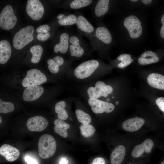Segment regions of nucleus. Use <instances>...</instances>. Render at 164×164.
<instances>
[{"instance_id":"nucleus-1","label":"nucleus","mask_w":164,"mask_h":164,"mask_svg":"<svg viewBox=\"0 0 164 164\" xmlns=\"http://www.w3.org/2000/svg\"><path fill=\"white\" fill-rule=\"evenodd\" d=\"M56 143L54 138L48 134H44L39 138L38 143L39 154L43 159L49 158L54 154Z\"/></svg>"},{"instance_id":"nucleus-2","label":"nucleus","mask_w":164,"mask_h":164,"mask_svg":"<svg viewBox=\"0 0 164 164\" xmlns=\"http://www.w3.org/2000/svg\"><path fill=\"white\" fill-rule=\"evenodd\" d=\"M34 31V28L32 26H27L20 29L13 38L14 47L20 50L31 42L34 39L33 33Z\"/></svg>"},{"instance_id":"nucleus-3","label":"nucleus","mask_w":164,"mask_h":164,"mask_svg":"<svg viewBox=\"0 0 164 164\" xmlns=\"http://www.w3.org/2000/svg\"><path fill=\"white\" fill-rule=\"evenodd\" d=\"M99 63L97 60H88L82 63L75 69L74 73L78 79H83L90 76L97 68Z\"/></svg>"},{"instance_id":"nucleus-4","label":"nucleus","mask_w":164,"mask_h":164,"mask_svg":"<svg viewBox=\"0 0 164 164\" xmlns=\"http://www.w3.org/2000/svg\"><path fill=\"white\" fill-rule=\"evenodd\" d=\"M47 79L45 75L36 69L28 70L22 82V86L25 87L38 86L45 83Z\"/></svg>"},{"instance_id":"nucleus-5","label":"nucleus","mask_w":164,"mask_h":164,"mask_svg":"<svg viewBox=\"0 0 164 164\" xmlns=\"http://www.w3.org/2000/svg\"><path fill=\"white\" fill-rule=\"evenodd\" d=\"M17 21L12 7L9 5L5 6L0 14V27L5 30L10 29L15 26Z\"/></svg>"},{"instance_id":"nucleus-6","label":"nucleus","mask_w":164,"mask_h":164,"mask_svg":"<svg viewBox=\"0 0 164 164\" xmlns=\"http://www.w3.org/2000/svg\"><path fill=\"white\" fill-rule=\"evenodd\" d=\"M113 91L111 86L106 85L103 82L98 80L96 82L94 87H89L87 91L89 98L97 99L101 96L107 97Z\"/></svg>"},{"instance_id":"nucleus-7","label":"nucleus","mask_w":164,"mask_h":164,"mask_svg":"<svg viewBox=\"0 0 164 164\" xmlns=\"http://www.w3.org/2000/svg\"><path fill=\"white\" fill-rule=\"evenodd\" d=\"M124 24L131 38H137L142 34V30L141 23L136 16L132 15L126 17L124 21Z\"/></svg>"},{"instance_id":"nucleus-8","label":"nucleus","mask_w":164,"mask_h":164,"mask_svg":"<svg viewBox=\"0 0 164 164\" xmlns=\"http://www.w3.org/2000/svg\"><path fill=\"white\" fill-rule=\"evenodd\" d=\"M26 10L27 14L35 20L41 19L44 12L43 5L38 0H28Z\"/></svg>"},{"instance_id":"nucleus-9","label":"nucleus","mask_w":164,"mask_h":164,"mask_svg":"<svg viewBox=\"0 0 164 164\" xmlns=\"http://www.w3.org/2000/svg\"><path fill=\"white\" fill-rule=\"evenodd\" d=\"M89 104L91 106V110L95 114L102 113L104 112L109 113L114 110V106L111 103L102 101L97 99L89 98Z\"/></svg>"},{"instance_id":"nucleus-10","label":"nucleus","mask_w":164,"mask_h":164,"mask_svg":"<svg viewBox=\"0 0 164 164\" xmlns=\"http://www.w3.org/2000/svg\"><path fill=\"white\" fill-rule=\"evenodd\" d=\"M48 124L46 119L40 116L31 117L28 119L26 122L28 129L32 132H42L47 127Z\"/></svg>"},{"instance_id":"nucleus-11","label":"nucleus","mask_w":164,"mask_h":164,"mask_svg":"<svg viewBox=\"0 0 164 164\" xmlns=\"http://www.w3.org/2000/svg\"><path fill=\"white\" fill-rule=\"evenodd\" d=\"M43 91V87L39 85L27 87L23 92V99L27 101H34L40 97Z\"/></svg>"},{"instance_id":"nucleus-12","label":"nucleus","mask_w":164,"mask_h":164,"mask_svg":"<svg viewBox=\"0 0 164 164\" xmlns=\"http://www.w3.org/2000/svg\"><path fill=\"white\" fill-rule=\"evenodd\" d=\"M0 154L9 162H13L19 157L20 153L17 148L8 144H5L0 148Z\"/></svg>"},{"instance_id":"nucleus-13","label":"nucleus","mask_w":164,"mask_h":164,"mask_svg":"<svg viewBox=\"0 0 164 164\" xmlns=\"http://www.w3.org/2000/svg\"><path fill=\"white\" fill-rule=\"evenodd\" d=\"M153 141L150 138L145 139L142 143L136 145L131 153L134 158H138L141 156L145 152L149 153L153 146Z\"/></svg>"},{"instance_id":"nucleus-14","label":"nucleus","mask_w":164,"mask_h":164,"mask_svg":"<svg viewBox=\"0 0 164 164\" xmlns=\"http://www.w3.org/2000/svg\"><path fill=\"white\" fill-rule=\"evenodd\" d=\"M145 122V121L143 118L136 117L124 121L122 124V127L125 131L134 132L140 128Z\"/></svg>"},{"instance_id":"nucleus-15","label":"nucleus","mask_w":164,"mask_h":164,"mask_svg":"<svg viewBox=\"0 0 164 164\" xmlns=\"http://www.w3.org/2000/svg\"><path fill=\"white\" fill-rule=\"evenodd\" d=\"M12 53L11 46L7 40L0 42V63L4 64L10 58Z\"/></svg>"},{"instance_id":"nucleus-16","label":"nucleus","mask_w":164,"mask_h":164,"mask_svg":"<svg viewBox=\"0 0 164 164\" xmlns=\"http://www.w3.org/2000/svg\"><path fill=\"white\" fill-rule=\"evenodd\" d=\"M125 152L124 146L120 145L116 147L111 155V164H121L124 159Z\"/></svg>"},{"instance_id":"nucleus-17","label":"nucleus","mask_w":164,"mask_h":164,"mask_svg":"<svg viewBox=\"0 0 164 164\" xmlns=\"http://www.w3.org/2000/svg\"><path fill=\"white\" fill-rule=\"evenodd\" d=\"M148 84L152 87L164 90V76L161 74L153 73L149 74L147 79Z\"/></svg>"},{"instance_id":"nucleus-18","label":"nucleus","mask_w":164,"mask_h":164,"mask_svg":"<svg viewBox=\"0 0 164 164\" xmlns=\"http://www.w3.org/2000/svg\"><path fill=\"white\" fill-rule=\"evenodd\" d=\"M70 41L72 44L70 46L71 56L77 57L81 56L84 54V51L80 45L78 39L77 37L73 36L70 37Z\"/></svg>"},{"instance_id":"nucleus-19","label":"nucleus","mask_w":164,"mask_h":164,"mask_svg":"<svg viewBox=\"0 0 164 164\" xmlns=\"http://www.w3.org/2000/svg\"><path fill=\"white\" fill-rule=\"evenodd\" d=\"M159 60V58L155 53L148 50L142 54L138 59V62L141 65H146L156 63Z\"/></svg>"},{"instance_id":"nucleus-20","label":"nucleus","mask_w":164,"mask_h":164,"mask_svg":"<svg viewBox=\"0 0 164 164\" xmlns=\"http://www.w3.org/2000/svg\"><path fill=\"white\" fill-rule=\"evenodd\" d=\"M69 37L66 33L61 34L60 37V43L54 46V50L56 53L60 52L62 53H65L67 51L69 46Z\"/></svg>"},{"instance_id":"nucleus-21","label":"nucleus","mask_w":164,"mask_h":164,"mask_svg":"<svg viewBox=\"0 0 164 164\" xmlns=\"http://www.w3.org/2000/svg\"><path fill=\"white\" fill-rule=\"evenodd\" d=\"M95 34L98 39L105 43L109 44L111 42V35L108 29L105 27H99L97 28Z\"/></svg>"},{"instance_id":"nucleus-22","label":"nucleus","mask_w":164,"mask_h":164,"mask_svg":"<svg viewBox=\"0 0 164 164\" xmlns=\"http://www.w3.org/2000/svg\"><path fill=\"white\" fill-rule=\"evenodd\" d=\"M77 25L80 30L87 33L92 32L94 28L84 17L79 15L77 17Z\"/></svg>"},{"instance_id":"nucleus-23","label":"nucleus","mask_w":164,"mask_h":164,"mask_svg":"<svg viewBox=\"0 0 164 164\" xmlns=\"http://www.w3.org/2000/svg\"><path fill=\"white\" fill-rule=\"evenodd\" d=\"M66 104L64 101L57 102L55 107V112L57 114L58 118L61 120H66L68 117V115L66 111L64 109Z\"/></svg>"},{"instance_id":"nucleus-24","label":"nucleus","mask_w":164,"mask_h":164,"mask_svg":"<svg viewBox=\"0 0 164 164\" xmlns=\"http://www.w3.org/2000/svg\"><path fill=\"white\" fill-rule=\"evenodd\" d=\"M109 0H100L95 7V13L96 16L101 17L108 11L109 8Z\"/></svg>"},{"instance_id":"nucleus-25","label":"nucleus","mask_w":164,"mask_h":164,"mask_svg":"<svg viewBox=\"0 0 164 164\" xmlns=\"http://www.w3.org/2000/svg\"><path fill=\"white\" fill-rule=\"evenodd\" d=\"M32 55L31 59V62L33 63H36L40 61L42 55L43 49L39 45H36L32 46L30 49Z\"/></svg>"},{"instance_id":"nucleus-26","label":"nucleus","mask_w":164,"mask_h":164,"mask_svg":"<svg viewBox=\"0 0 164 164\" xmlns=\"http://www.w3.org/2000/svg\"><path fill=\"white\" fill-rule=\"evenodd\" d=\"M75 114L78 120L84 125H89L91 121L90 116L83 111L77 109L75 111Z\"/></svg>"},{"instance_id":"nucleus-27","label":"nucleus","mask_w":164,"mask_h":164,"mask_svg":"<svg viewBox=\"0 0 164 164\" xmlns=\"http://www.w3.org/2000/svg\"><path fill=\"white\" fill-rule=\"evenodd\" d=\"M118 60L121 62L118 64V67L124 69L132 63L133 60L131 59L130 55L123 54L119 55L117 58Z\"/></svg>"},{"instance_id":"nucleus-28","label":"nucleus","mask_w":164,"mask_h":164,"mask_svg":"<svg viewBox=\"0 0 164 164\" xmlns=\"http://www.w3.org/2000/svg\"><path fill=\"white\" fill-rule=\"evenodd\" d=\"M81 134L84 137H89L93 135L96 131L94 127L91 125H81L80 126Z\"/></svg>"},{"instance_id":"nucleus-29","label":"nucleus","mask_w":164,"mask_h":164,"mask_svg":"<svg viewBox=\"0 0 164 164\" xmlns=\"http://www.w3.org/2000/svg\"><path fill=\"white\" fill-rule=\"evenodd\" d=\"M14 106L13 104L9 102H5L0 99V112L6 114L13 111Z\"/></svg>"},{"instance_id":"nucleus-30","label":"nucleus","mask_w":164,"mask_h":164,"mask_svg":"<svg viewBox=\"0 0 164 164\" xmlns=\"http://www.w3.org/2000/svg\"><path fill=\"white\" fill-rule=\"evenodd\" d=\"M77 18L73 14H71L61 19H59L58 23L61 25H71L77 23Z\"/></svg>"},{"instance_id":"nucleus-31","label":"nucleus","mask_w":164,"mask_h":164,"mask_svg":"<svg viewBox=\"0 0 164 164\" xmlns=\"http://www.w3.org/2000/svg\"><path fill=\"white\" fill-rule=\"evenodd\" d=\"M91 0H75L70 4V7L73 9H79L87 6L92 2Z\"/></svg>"},{"instance_id":"nucleus-32","label":"nucleus","mask_w":164,"mask_h":164,"mask_svg":"<svg viewBox=\"0 0 164 164\" xmlns=\"http://www.w3.org/2000/svg\"><path fill=\"white\" fill-rule=\"evenodd\" d=\"M47 63L49 64L48 68L51 73H58L59 70V66L53 60L49 59L47 61Z\"/></svg>"},{"instance_id":"nucleus-33","label":"nucleus","mask_w":164,"mask_h":164,"mask_svg":"<svg viewBox=\"0 0 164 164\" xmlns=\"http://www.w3.org/2000/svg\"><path fill=\"white\" fill-rule=\"evenodd\" d=\"M54 123L55 126L66 130L69 128L70 127V125L69 124L64 121L59 119H55L54 121Z\"/></svg>"},{"instance_id":"nucleus-34","label":"nucleus","mask_w":164,"mask_h":164,"mask_svg":"<svg viewBox=\"0 0 164 164\" xmlns=\"http://www.w3.org/2000/svg\"><path fill=\"white\" fill-rule=\"evenodd\" d=\"M54 130L56 133L63 138H66L67 136L68 133L67 130L65 129L55 126Z\"/></svg>"},{"instance_id":"nucleus-35","label":"nucleus","mask_w":164,"mask_h":164,"mask_svg":"<svg viewBox=\"0 0 164 164\" xmlns=\"http://www.w3.org/2000/svg\"><path fill=\"white\" fill-rule=\"evenodd\" d=\"M50 37V34L48 32H41L39 33L37 36V39L39 40L44 41L46 40Z\"/></svg>"},{"instance_id":"nucleus-36","label":"nucleus","mask_w":164,"mask_h":164,"mask_svg":"<svg viewBox=\"0 0 164 164\" xmlns=\"http://www.w3.org/2000/svg\"><path fill=\"white\" fill-rule=\"evenodd\" d=\"M155 103L159 109L164 112V98H158L155 101Z\"/></svg>"},{"instance_id":"nucleus-37","label":"nucleus","mask_w":164,"mask_h":164,"mask_svg":"<svg viewBox=\"0 0 164 164\" xmlns=\"http://www.w3.org/2000/svg\"><path fill=\"white\" fill-rule=\"evenodd\" d=\"M50 30V27L47 25H43L39 26L36 29L37 33L48 32Z\"/></svg>"},{"instance_id":"nucleus-38","label":"nucleus","mask_w":164,"mask_h":164,"mask_svg":"<svg viewBox=\"0 0 164 164\" xmlns=\"http://www.w3.org/2000/svg\"><path fill=\"white\" fill-rule=\"evenodd\" d=\"M92 163L93 164H105V161L102 158L97 157L94 159Z\"/></svg>"},{"instance_id":"nucleus-39","label":"nucleus","mask_w":164,"mask_h":164,"mask_svg":"<svg viewBox=\"0 0 164 164\" xmlns=\"http://www.w3.org/2000/svg\"><path fill=\"white\" fill-rule=\"evenodd\" d=\"M53 60L57 63L59 66L62 65L64 62L63 58L59 56H56L53 58Z\"/></svg>"},{"instance_id":"nucleus-40","label":"nucleus","mask_w":164,"mask_h":164,"mask_svg":"<svg viewBox=\"0 0 164 164\" xmlns=\"http://www.w3.org/2000/svg\"><path fill=\"white\" fill-rule=\"evenodd\" d=\"M25 160L28 164H38L37 162L35 159L29 156H26L25 157Z\"/></svg>"},{"instance_id":"nucleus-41","label":"nucleus","mask_w":164,"mask_h":164,"mask_svg":"<svg viewBox=\"0 0 164 164\" xmlns=\"http://www.w3.org/2000/svg\"><path fill=\"white\" fill-rule=\"evenodd\" d=\"M161 22L162 26L160 30V35L161 37L164 39V14L162 16Z\"/></svg>"},{"instance_id":"nucleus-42","label":"nucleus","mask_w":164,"mask_h":164,"mask_svg":"<svg viewBox=\"0 0 164 164\" xmlns=\"http://www.w3.org/2000/svg\"><path fill=\"white\" fill-rule=\"evenodd\" d=\"M67 162L68 161L67 159L64 158H63L60 162V164H67Z\"/></svg>"},{"instance_id":"nucleus-43","label":"nucleus","mask_w":164,"mask_h":164,"mask_svg":"<svg viewBox=\"0 0 164 164\" xmlns=\"http://www.w3.org/2000/svg\"><path fill=\"white\" fill-rule=\"evenodd\" d=\"M143 3L145 5H149L152 2L151 0H142Z\"/></svg>"},{"instance_id":"nucleus-44","label":"nucleus","mask_w":164,"mask_h":164,"mask_svg":"<svg viewBox=\"0 0 164 164\" xmlns=\"http://www.w3.org/2000/svg\"><path fill=\"white\" fill-rule=\"evenodd\" d=\"M65 17V16L63 14H60L57 16V18L59 19H61L64 18Z\"/></svg>"},{"instance_id":"nucleus-45","label":"nucleus","mask_w":164,"mask_h":164,"mask_svg":"<svg viewBox=\"0 0 164 164\" xmlns=\"http://www.w3.org/2000/svg\"><path fill=\"white\" fill-rule=\"evenodd\" d=\"M130 1H132V2H136V1H138V0H130Z\"/></svg>"},{"instance_id":"nucleus-46","label":"nucleus","mask_w":164,"mask_h":164,"mask_svg":"<svg viewBox=\"0 0 164 164\" xmlns=\"http://www.w3.org/2000/svg\"><path fill=\"white\" fill-rule=\"evenodd\" d=\"M119 102L118 101H116V102H115V104H116L117 105H118V104Z\"/></svg>"},{"instance_id":"nucleus-47","label":"nucleus","mask_w":164,"mask_h":164,"mask_svg":"<svg viewBox=\"0 0 164 164\" xmlns=\"http://www.w3.org/2000/svg\"><path fill=\"white\" fill-rule=\"evenodd\" d=\"M0 123H1V121H2V118H1V116H0Z\"/></svg>"},{"instance_id":"nucleus-48","label":"nucleus","mask_w":164,"mask_h":164,"mask_svg":"<svg viewBox=\"0 0 164 164\" xmlns=\"http://www.w3.org/2000/svg\"><path fill=\"white\" fill-rule=\"evenodd\" d=\"M161 164H164V160L161 162Z\"/></svg>"},{"instance_id":"nucleus-49","label":"nucleus","mask_w":164,"mask_h":164,"mask_svg":"<svg viewBox=\"0 0 164 164\" xmlns=\"http://www.w3.org/2000/svg\"><path fill=\"white\" fill-rule=\"evenodd\" d=\"M107 100L108 101H110V99H107Z\"/></svg>"},{"instance_id":"nucleus-50","label":"nucleus","mask_w":164,"mask_h":164,"mask_svg":"<svg viewBox=\"0 0 164 164\" xmlns=\"http://www.w3.org/2000/svg\"><path fill=\"white\" fill-rule=\"evenodd\" d=\"M128 164H131V163H128Z\"/></svg>"},{"instance_id":"nucleus-51","label":"nucleus","mask_w":164,"mask_h":164,"mask_svg":"<svg viewBox=\"0 0 164 164\" xmlns=\"http://www.w3.org/2000/svg\"><path fill=\"white\" fill-rule=\"evenodd\" d=\"M93 164L92 163V164Z\"/></svg>"}]
</instances>
